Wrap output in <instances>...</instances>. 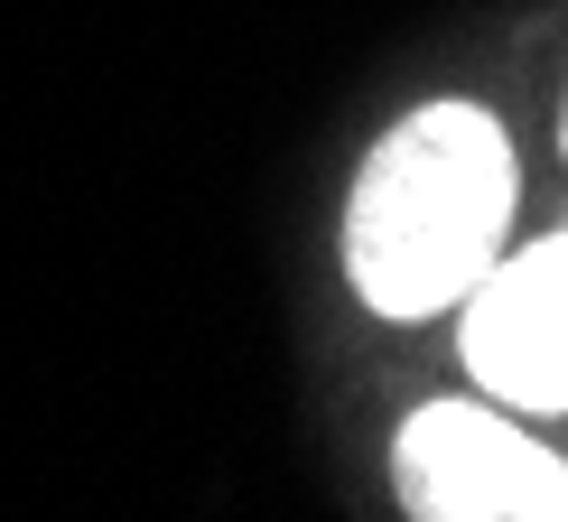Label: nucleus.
<instances>
[{
  "label": "nucleus",
  "instance_id": "obj_1",
  "mask_svg": "<svg viewBox=\"0 0 568 522\" xmlns=\"http://www.w3.org/2000/svg\"><path fill=\"white\" fill-rule=\"evenodd\" d=\"M513 224V131L447 93L373 140L345 197V280L373 318H447L504 261Z\"/></svg>",
  "mask_w": 568,
  "mask_h": 522
},
{
  "label": "nucleus",
  "instance_id": "obj_2",
  "mask_svg": "<svg viewBox=\"0 0 568 522\" xmlns=\"http://www.w3.org/2000/svg\"><path fill=\"white\" fill-rule=\"evenodd\" d=\"M392 494L410 522H568V458L504 401H419L392 439Z\"/></svg>",
  "mask_w": 568,
  "mask_h": 522
},
{
  "label": "nucleus",
  "instance_id": "obj_4",
  "mask_svg": "<svg viewBox=\"0 0 568 522\" xmlns=\"http://www.w3.org/2000/svg\"><path fill=\"white\" fill-rule=\"evenodd\" d=\"M559 140H568V112H559Z\"/></svg>",
  "mask_w": 568,
  "mask_h": 522
},
{
  "label": "nucleus",
  "instance_id": "obj_3",
  "mask_svg": "<svg viewBox=\"0 0 568 522\" xmlns=\"http://www.w3.org/2000/svg\"><path fill=\"white\" fill-rule=\"evenodd\" d=\"M457 354L504 411L523 420L568 411V224L494 261L457 299Z\"/></svg>",
  "mask_w": 568,
  "mask_h": 522
}]
</instances>
